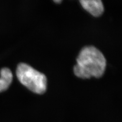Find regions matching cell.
<instances>
[{"mask_svg": "<svg viewBox=\"0 0 122 122\" xmlns=\"http://www.w3.org/2000/svg\"><path fill=\"white\" fill-rule=\"evenodd\" d=\"M73 71L77 77L82 79L100 78L104 74L106 60L103 53L93 46L83 47L77 57Z\"/></svg>", "mask_w": 122, "mask_h": 122, "instance_id": "cell-1", "label": "cell"}, {"mask_svg": "<svg viewBox=\"0 0 122 122\" xmlns=\"http://www.w3.org/2000/svg\"><path fill=\"white\" fill-rule=\"evenodd\" d=\"M53 2H54L56 3L60 4V3H61V2H62L63 0H53Z\"/></svg>", "mask_w": 122, "mask_h": 122, "instance_id": "cell-5", "label": "cell"}, {"mask_svg": "<svg viewBox=\"0 0 122 122\" xmlns=\"http://www.w3.org/2000/svg\"><path fill=\"white\" fill-rule=\"evenodd\" d=\"M16 74L18 81L33 92L42 94L46 90V76L25 63L18 65Z\"/></svg>", "mask_w": 122, "mask_h": 122, "instance_id": "cell-2", "label": "cell"}, {"mask_svg": "<svg viewBox=\"0 0 122 122\" xmlns=\"http://www.w3.org/2000/svg\"><path fill=\"white\" fill-rule=\"evenodd\" d=\"M12 80L13 74L10 69L3 68L0 71V93L9 88Z\"/></svg>", "mask_w": 122, "mask_h": 122, "instance_id": "cell-4", "label": "cell"}, {"mask_svg": "<svg viewBox=\"0 0 122 122\" xmlns=\"http://www.w3.org/2000/svg\"><path fill=\"white\" fill-rule=\"evenodd\" d=\"M83 8L92 15L99 17L103 13L104 8L102 0H79Z\"/></svg>", "mask_w": 122, "mask_h": 122, "instance_id": "cell-3", "label": "cell"}]
</instances>
